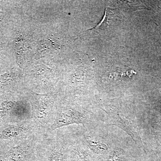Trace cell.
<instances>
[{
	"label": "cell",
	"mask_w": 161,
	"mask_h": 161,
	"mask_svg": "<svg viewBox=\"0 0 161 161\" xmlns=\"http://www.w3.org/2000/svg\"><path fill=\"white\" fill-rule=\"evenodd\" d=\"M100 108L108 115L111 123L122 129L130 135L136 145L142 147L136 119V109L131 105L123 104H107Z\"/></svg>",
	"instance_id": "1"
},
{
	"label": "cell",
	"mask_w": 161,
	"mask_h": 161,
	"mask_svg": "<svg viewBox=\"0 0 161 161\" xmlns=\"http://www.w3.org/2000/svg\"><path fill=\"white\" fill-rule=\"evenodd\" d=\"M86 117L81 112L74 109L61 110L52 126L53 130L73 124H84Z\"/></svg>",
	"instance_id": "2"
},
{
	"label": "cell",
	"mask_w": 161,
	"mask_h": 161,
	"mask_svg": "<svg viewBox=\"0 0 161 161\" xmlns=\"http://www.w3.org/2000/svg\"><path fill=\"white\" fill-rule=\"evenodd\" d=\"M26 156V151L22 147L13 149L3 158V161H23Z\"/></svg>",
	"instance_id": "3"
},
{
	"label": "cell",
	"mask_w": 161,
	"mask_h": 161,
	"mask_svg": "<svg viewBox=\"0 0 161 161\" xmlns=\"http://www.w3.org/2000/svg\"><path fill=\"white\" fill-rule=\"evenodd\" d=\"M86 142L88 147L94 152L101 153L108 150V146L104 143L94 140L92 139H87Z\"/></svg>",
	"instance_id": "4"
},
{
	"label": "cell",
	"mask_w": 161,
	"mask_h": 161,
	"mask_svg": "<svg viewBox=\"0 0 161 161\" xmlns=\"http://www.w3.org/2000/svg\"><path fill=\"white\" fill-rule=\"evenodd\" d=\"M108 19V14H107V9L105 11L104 16L102 19L100 21V23L98 25L95 26L93 29H90V30H93L95 32H99L101 30L104 29L105 26L107 25V20Z\"/></svg>",
	"instance_id": "5"
},
{
	"label": "cell",
	"mask_w": 161,
	"mask_h": 161,
	"mask_svg": "<svg viewBox=\"0 0 161 161\" xmlns=\"http://www.w3.org/2000/svg\"><path fill=\"white\" fill-rule=\"evenodd\" d=\"M49 161H64L63 153L59 150L53 151L50 155Z\"/></svg>",
	"instance_id": "6"
}]
</instances>
